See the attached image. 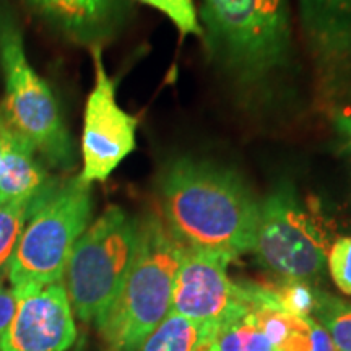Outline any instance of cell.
Listing matches in <instances>:
<instances>
[{"label": "cell", "mask_w": 351, "mask_h": 351, "mask_svg": "<svg viewBox=\"0 0 351 351\" xmlns=\"http://www.w3.org/2000/svg\"><path fill=\"white\" fill-rule=\"evenodd\" d=\"M161 218L184 247L208 249L236 258L256 245L261 202L234 169L179 156L158 179Z\"/></svg>", "instance_id": "cell-1"}, {"label": "cell", "mask_w": 351, "mask_h": 351, "mask_svg": "<svg viewBox=\"0 0 351 351\" xmlns=\"http://www.w3.org/2000/svg\"><path fill=\"white\" fill-rule=\"evenodd\" d=\"M210 59L239 85H258L289 65V0H202Z\"/></svg>", "instance_id": "cell-2"}, {"label": "cell", "mask_w": 351, "mask_h": 351, "mask_svg": "<svg viewBox=\"0 0 351 351\" xmlns=\"http://www.w3.org/2000/svg\"><path fill=\"white\" fill-rule=\"evenodd\" d=\"M182 245L160 215L140 219L138 247L121 293L95 324L108 351H138L171 313Z\"/></svg>", "instance_id": "cell-3"}, {"label": "cell", "mask_w": 351, "mask_h": 351, "mask_svg": "<svg viewBox=\"0 0 351 351\" xmlns=\"http://www.w3.org/2000/svg\"><path fill=\"white\" fill-rule=\"evenodd\" d=\"M140 219L111 205L90 223L70 254L64 274L73 315L98 322L121 293L138 247Z\"/></svg>", "instance_id": "cell-4"}, {"label": "cell", "mask_w": 351, "mask_h": 351, "mask_svg": "<svg viewBox=\"0 0 351 351\" xmlns=\"http://www.w3.org/2000/svg\"><path fill=\"white\" fill-rule=\"evenodd\" d=\"M91 186L80 176L57 186L34 205L8 265L12 288L62 282L69 257L90 226Z\"/></svg>", "instance_id": "cell-5"}, {"label": "cell", "mask_w": 351, "mask_h": 351, "mask_svg": "<svg viewBox=\"0 0 351 351\" xmlns=\"http://www.w3.org/2000/svg\"><path fill=\"white\" fill-rule=\"evenodd\" d=\"M0 64L5 80L3 119L33 145L44 163L60 171L72 169L75 147L59 104L51 86L29 64L23 38L12 23L0 39Z\"/></svg>", "instance_id": "cell-6"}, {"label": "cell", "mask_w": 351, "mask_h": 351, "mask_svg": "<svg viewBox=\"0 0 351 351\" xmlns=\"http://www.w3.org/2000/svg\"><path fill=\"white\" fill-rule=\"evenodd\" d=\"M328 238L291 184H283L261 202L254 254L280 280L313 283L327 263Z\"/></svg>", "instance_id": "cell-7"}, {"label": "cell", "mask_w": 351, "mask_h": 351, "mask_svg": "<svg viewBox=\"0 0 351 351\" xmlns=\"http://www.w3.org/2000/svg\"><path fill=\"white\" fill-rule=\"evenodd\" d=\"M95 85L86 99L83 119L80 179L86 184L106 181L137 147V117L116 99V83L108 75L101 46L91 47Z\"/></svg>", "instance_id": "cell-8"}, {"label": "cell", "mask_w": 351, "mask_h": 351, "mask_svg": "<svg viewBox=\"0 0 351 351\" xmlns=\"http://www.w3.org/2000/svg\"><path fill=\"white\" fill-rule=\"evenodd\" d=\"M231 261L226 254L182 245L171 313L194 320L213 333L243 300L239 283L232 282L228 274Z\"/></svg>", "instance_id": "cell-9"}, {"label": "cell", "mask_w": 351, "mask_h": 351, "mask_svg": "<svg viewBox=\"0 0 351 351\" xmlns=\"http://www.w3.org/2000/svg\"><path fill=\"white\" fill-rule=\"evenodd\" d=\"M300 19L324 95L351 101V0H300Z\"/></svg>", "instance_id": "cell-10"}, {"label": "cell", "mask_w": 351, "mask_h": 351, "mask_svg": "<svg viewBox=\"0 0 351 351\" xmlns=\"http://www.w3.org/2000/svg\"><path fill=\"white\" fill-rule=\"evenodd\" d=\"M16 309L2 351H69L77 341L75 315L64 282L12 288Z\"/></svg>", "instance_id": "cell-11"}, {"label": "cell", "mask_w": 351, "mask_h": 351, "mask_svg": "<svg viewBox=\"0 0 351 351\" xmlns=\"http://www.w3.org/2000/svg\"><path fill=\"white\" fill-rule=\"evenodd\" d=\"M54 32L83 46L116 36L127 16V0H23Z\"/></svg>", "instance_id": "cell-12"}, {"label": "cell", "mask_w": 351, "mask_h": 351, "mask_svg": "<svg viewBox=\"0 0 351 351\" xmlns=\"http://www.w3.org/2000/svg\"><path fill=\"white\" fill-rule=\"evenodd\" d=\"M57 181L28 140L10 125H3L0 152V202L38 204Z\"/></svg>", "instance_id": "cell-13"}, {"label": "cell", "mask_w": 351, "mask_h": 351, "mask_svg": "<svg viewBox=\"0 0 351 351\" xmlns=\"http://www.w3.org/2000/svg\"><path fill=\"white\" fill-rule=\"evenodd\" d=\"M212 337L218 351H274L270 340L262 330L256 311L245 301L244 295L231 313L218 324Z\"/></svg>", "instance_id": "cell-14"}, {"label": "cell", "mask_w": 351, "mask_h": 351, "mask_svg": "<svg viewBox=\"0 0 351 351\" xmlns=\"http://www.w3.org/2000/svg\"><path fill=\"white\" fill-rule=\"evenodd\" d=\"M207 335L212 333L194 320L169 313L143 341L138 351H194Z\"/></svg>", "instance_id": "cell-15"}, {"label": "cell", "mask_w": 351, "mask_h": 351, "mask_svg": "<svg viewBox=\"0 0 351 351\" xmlns=\"http://www.w3.org/2000/svg\"><path fill=\"white\" fill-rule=\"evenodd\" d=\"M274 351H339L333 341L314 317H296L289 315L287 328Z\"/></svg>", "instance_id": "cell-16"}, {"label": "cell", "mask_w": 351, "mask_h": 351, "mask_svg": "<svg viewBox=\"0 0 351 351\" xmlns=\"http://www.w3.org/2000/svg\"><path fill=\"white\" fill-rule=\"evenodd\" d=\"M313 317L326 328L339 351H351V302L320 291Z\"/></svg>", "instance_id": "cell-17"}, {"label": "cell", "mask_w": 351, "mask_h": 351, "mask_svg": "<svg viewBox=\"0 0 351 351\" xmlns=\"http://www.w3.org/2000/svg\"><path fill=\"white\" fill-rule=\"evenodd\" d=\"M34 205L32 202H0V283L7 276L13 251Z\"/></svg>", "instance_id": "cell-18"}, {"label": "cell", "mask_w": 351, "mask_h": 351, "mask_svg": "<svg viewBox=\"0 0 351 351\" xmlns=\"http://www.w3.org/2000/svg\"><path fill=\"white\" fill-rule=\"evenodd\" d=\"M138 2L163 13L182 36L204 38V29L197 15L194 0H138Z\"/></svg>", "instance_id": "cell-19"}, {"label": "cell", "mask_w": 351, "mask_h": 351, "mask_svg": "<svg viewBox=\"0 0 351 351\" xmlns=\"http://www.w3.org/2000/svg\"><path fill=\"white\" fill-rule=\"evenodd\" d=\"M328 271L343 295L351 296V236L339 238L327 254Z\"/></svg>", "instance_id": "cell-20"}, {"label": "cell", "mask_w": 351, "mask_h": 351, "mask_svg": "<svg viewBox=\"0 0 351 351\" xmlns=\"http://www.w3.org/2000/svg\"><path fill=\"white\" fill-rule=\"evenodd\" d=\"M16 309V296L12 288H7L5 285L0 283V351L3 348V340L5 333L10 326L13 315Z\"/></svg>", "instance_id": "cell-21"}, {"label": "cell", "mask_w": 351, "mask_h": 351, "mask_svg": "<svg viewBox=\"0 0 351 351\" xmlns=\"http://www.w3.org/2000/svg\"><path fill=\"white\" fill-rule=\"evenodd\" d=\"M194 351H218V348H217V343H215L213 337L207 335L202 339V341L195 346Z\"/></svg>", "instance_id": "cell-22"}, {"label": "cell", "mask_w": 351, "mask_h": 351, "mask_svg": "<svg viewBox=\"0 0 351 351\" xmlns=\"http://www.w3.org/2000/svg\"><path fill=\"white\" fill-rule=\"evenodd\" d=\"M8 23H10V21L5 19V15H3V12H2V7H0V39H2V34H3V32H5Z\"/></svg>", "instance_id": "cell-23"}, {"label": "cell", "mask_w": 351, "mask_h": 351, "mask_svg": "<svg viewBox=\"0 0 351 351\" xmlns=\"http://www.w3.org/2000/svg\"><path fill=\"white\" fill-rule=\"evenodd\" d=\"M339 124H340V125H343L345 129L348 130V134H350V138H351V117L340 116V119H339Z\"/></svg>", "instance_id": "cell-24"}, {"label": "cell", "mask_w": 351, "mask_h": 351, "mask_svg": "<svg viewBox=\"0 0 351 351\" xmlns=\"http://www.w3.org/2000/svg\"><path fill=\"white\" fill-rule=\"evenodd\" d=\"M3 125H5V119H3V114L0 111V152H2V135H3Z\"/></svg>", "instance_id": "cell-25"}, {"label": "cell", "mask_w": 351, "mask_h": 351, "mask_svg": "<svg viewBox=\"0 0 351 351\" xmlns=\"http://www.w3.org/2000/svg\"><path fill=\"white\" fill-rule=\"evenodd\" d=\"M350 147H351V142H350Z\"/></svg>", "instance_id": "cell-26"}]
</instances>
